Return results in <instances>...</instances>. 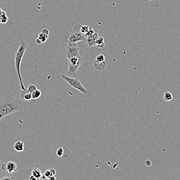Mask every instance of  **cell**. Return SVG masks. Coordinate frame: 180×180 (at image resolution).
<instances>
[{"label": "cell", "mask_w": 180, "mask_h": 180, "mask_svg": "<svg viewBox=\"0 0 180 180\" xmlns=\"http://www.w3.org/2000/svg\"><path fill=\"white\" fill-rule=\"evenodd\" d=\"M23 105L20 101L11 97H5L0 101V121L6 116L22 112Z\"/></svg>", "instance_id": "6da1fadb"}, {"label": "cell", "mask_w": 180, "mask_h": 180, "mask_svg": "<svg viewBox=\"0 0 180 180\" xmlns=\"http://www.w3.org/2000/svg\"><path fill=\"white\" fill-rule=\"evenodd\" d=\"M27 47L28 44H27V43L24 41L23 40H21L20 46L19 47L18 50L17 51V52L16 53L15 58V66L19 79L21 89L22 90H24L26 88H25L24 84L23 83L22 79L21 78V75L20 65L21 63L22 58L23 57V55L25 52H26Z\"/></svg>", "instance_id": "7a4b0ae2"}, {"label": "cell", "mask_w": 180, "mask_h": 180, "mask_svg": "<svg viewBox=\"0 0 180 180\" xmlns=\"http://www.w3.org/2000/svg\"><path fill=\"white\" fill-rule=\"evenodd\" d=\"M81 26L80 24L75 25L73 28V32L64 36V41L69 44H76L80 41H83L86 43V37L84 34L80 32Z\"/></svg>", "instance_id": "3957f363"}, {"label": "cell", "mask_w": 180, "mask_h": 180, "mask_svg": "<svg viewBox=\"0 0 180 180\" xmlns=\"http://www.w3.org/2000/svg\"><path fill=\"white\" fill-rule=\"evenodd\" d=\"M61 76L62 79L67 83L71 87L78 90L81 93L85 94V95H87L88 92L83 86L81 83L77 79V78H69V77L63 74H62Z\"/></svg>", "instance_id": "277c9868"}, {"label": "cell", "mask_w": 180, "mask_h": 180, "mask_svg": "<svg viewBox=\"0 0 180 180\" xmlns=\"http://www.w3.org/2000/svg\"><path fill=\"white\" fill-rule=\"evenodd\" d=\"M80 49L77 46L76 44H69L66 47L65 54L66 58L68 59L75 56H80L79 54Z\"/></svg>", "instance_id": "5b68a950"}, {"label": "cell", "mask_w": 180, "mask_h": 180, "mask_svg": "<svg viewBox=\"0 0 180 180\" xmlns=\"http://www.w3.org/2000/svg\"><path fill=\"white\" fill-rule=\"evenodd\" d=\"M3 165L4 167L2 166V170L4 171H7L10 174L15 173L18 170V167L14 161H8L6 164H3Z\"/></svg>", "instance_id": "8992f818"}, {"label": "cell", "mask_w": 180, "mask_h": 180, "mask_svg": "<svg viewBox=\"0 0 180 180\" xmlns=\"http://www.w3.org/2000/svg\"><path fill=\"white\" fill-rule=\"evenodd\" d=\"M98 36H99L98 33L97 31L96 30L95 33L93 34V35L86 38V46H88L90 47H93L96 46V38H97Z\"/></svg>", "instance_id": "52a82bcc"}, {"label": "cell", "mask_w": 180, "mask_h": 180, "mask_svg": "<svg viewBox=\"0 0 180 180\" xmlns=\"http://www.w3.org/2000/svg\"><path fill=\"white\" fill-rule=\"evenodd\" d=\"M93 65L96 70L99 71H102L104 70L106 68L107 66V63L106 60H104L102 62H99L95 60Z\"/></svg>", "instance_id": "ba28073f"}, {"label": "cell", "mask_w": 180, "mask_h": 180, "mask_svg": "<svg viewBox=\"0 0 180 180\" xmlns=\"http://www.w3.org/2000/svg\"><path fill=\"white\" fill-rule=\"evenodd\" d=\"M20 97L21 99L23 101H28L32 99L31 93L27 89L22 90L21 92H20Z\"/></svg>", "instance_id": "9c48e42d"}, {"label": "cell", "mask_w": 180, "mask_h": 180, "mask_svg": "<svg viewBox=\"0 0 180 180\" xmlns=\"http://www.w3.org/2000/svg\"><path fill=\"white\" fill-rule=\"evenodd\" d=\"M14 148L17 152H23L24 149V143L22 142V141H18L14 144Z\"/></svg>", "instance_id": "30bf717a"}, {"label": "cell", "mask_w": 180, "mask_h": 180, "mask_svg": "<svg viewBox=\"0 0 180 180\" xmlns=\"http://www.w3.org/2000/svg\"><path fill=\"white\" fill-rule=\"evenodd\" d=\"M48 38V35L41 32L39 34L38 38H37L36 40L37 43L38 44H40L41 43H44L47 40Z\"/></svg>", "instance_id": "8fae6325"}, {"label": "cell", "mask_w": 180, "mask_h": 180, "mask_svg": "<svg viewBox=\"0 0 180 180\" xmlns=\"http://www.w3.org/2000/svg\"><path fill=\"white\" fill-rule=\"evenodd\" d=\"M32 175L34 176L37 180H40V178L43 176V174L41 172V171L38 168H34L31 172Z\"/></svg>", "instance_id": "7c38bea8"}, {"label": "cell", "mask_w": 180, "mask_h": 180, "mask_svg": "<svg viewBox=\"0 0 180 180\" xmlns=\"http://www.w3.org/2000/svg\"><path fill=\"white\" fill-rule=\"evenodd\" d=\"M8 20L6 12L0 8V23H6Z\"/></svg>", "instance_id": "4fadbf2b"}, {"label": "cell", "mask_w": 180, "mask_h": 180, "mask_svg": "<svg viewBox=\"0 0 180 180\" xmlns=\"http://www.w3.org/2000/svg\"><path fill=\"white\" fill-rule=\"evenodd\" d=\"M96 46H97L98 48H103L104 47V38L103 37L98 36L97 38H96Z\"/></svg>", "instance_id": "5bb4252c"}, {"label": "cell", "mask_w": 180, "mask_h": 180, "mask_svg": "<svg viewBox=\"0 0 180 180\" xmlns=\"http://www.w3.org/2000/svg\"><path fill=\"white\" fill-rule=\"evenodd\" d=\"M56 174V170L54 169L53 168H50V169L46 170L44 172L43 175L44 176H45L46 178L48 180V178L53 176V175H55Z\"/></svg>", "instance_id": "9a60e30c"}, {"label": "cell", "mask_w": 180, "mask_h": 180, "mask_svg": "<svg viewBox=\"0 0 180 180\" xmlns=\"http://www.w3.org/2000/svg\"><path fill=\"white\" fill-rule=\"evenodd\" d=\"M31 95L32 99H38L40 97L41 95V92L40 90L37 89L31 93Z\"/></svg>", "instance_id": "2e32d148"}, {"label": "cell", "mask_w": 180, "mask_h": 180, "mask_svg": "<svg viewBox=\"0 0 180 180\" xmlns=\"http://www.w3.org/2000/svg\"><path fill=\"white\" fill-rule=\"evenodd\" d=\"M164 100L165 101L169 102L173 99V96L170 92H166L164 95Z\"/></svg>", "instance_id": "e0dca14e"}, {"label": "cell", "mask_w": 180, "mask_h": 180, "mask_svg": "<svg viewBox=\"0 0 180 180\" xmlns=\"http://www.w3.org/2000/svg\"><path fill=\"white\" fill-rule=\"evenodd\" d=\"M95 31H96L95 30H94V29H92L91 27H89L88 30H87V31L85 34V35L86 38L88 37H90L91 35H93V34H94Z\"/></svg>", "instance_id": "ac0fdd59"}, {"label": "cell", "mask_w": 180, "mask_h": 180, "mask_svg": "<svg viewBox=\"0 0 180 180\" xmlns=\"http://www.w3.org/2000/svg\"><path fill=\"white\" fill-rule=\"evenodd\" d=\"M64 150L63 148L60 147L57 149V155L58 157H61L64 155Z\"/></svg>", "instance_id": "d6986e66"}, {"label": "cell", "mask_w": 180, "mask_h": 180, "mask_svg": "<svg viewBox=\"0 0 180 180\" xmlns=\"http://www.w3.org/2000/svg\"><path fill=\"white\" fill-rule=\"evenodd\" d=\"M95 60L96 61L99 62H102L104 60H105V56L103 54L98 55L97 57H96Z\"/></svg>", "instance_id": "ffe728a7"}, {"label": "cell", "mask_w": 180, "mask_h": 180, "mask_svg": "<svg viewBox=\"0 0 180 180\" xmlns=\"http://www.w3.org/2000/svg\"><path fill=\"white\" fill-rule=\"evenodd\" d=\"M27 89L31 93H32L33 91H34L35 90H36L37 89V88H36V87L35 86L34 84H31V85H30L28 86V88H27Z\"/></svg>", "instance_id": "44dd1931"}, {"label": "cell", "mask_w": 180, "mask_h": 180, "mask_svg": "<svg viewBox=\"0 0 180 180\" xmlns=\"http://www.w3.org/2000/svg\"><path fill=\"white\" fill-rule=\"evenodd\" d=\"M89 26H87V25H82L80 28V32L83 33V34H85L87 30L89 29Z\"/></svg>", "instance_id": "7402d4cb"}, {"label": "cell", "mask_w": 180, "mask_h": 180, "mask_svg": "<svg viewBox=\"0 0 180 180\" xmlns=\"http://www.w3.org/2000/svg\"><path fill=\"white\" fill-rule=\"evenodd\" d=\"M145 164L146 166H151L152 165V162L150 160H148L145 161Z\"/></svg>", "instance_id": "603a6c76"}, {"label": "cell", "mask_w": 180, "mask_h": 180, "mask_svg": "<svg viewBox=\"0 0 180 180\" xmlns=\"http://www.w3.org/2000/svg\"><path fill=\"white\" fill-rule=\"evenodd\" d=\"M1 180H14L13 178H10V177H4V178H1Z\"/></svg>", "instance_id": "cb8c5ba5"}, {"label": "cell", "mask_w": 180, "mask_h": 180, "mask_svg": "<svg viewBox=\"0 0 180 180\" xmlns=\"http://www.w3.org/2000/svg\"><path fill=\"white\" fill-rule=\"evenodd\" d=\"M56 179H56V178L55 177V175H53V176H52L51 177H50L48 179V180H55Z\"/></svg>", "instance_id": "d4e9b609"}, {"label": "cell", "mask_w": 180, "mask_h": 180, "mask_svg": "<svg viewBox=\"0 0 180 180\" xmlns=\"http://www.w3.org/2000/svg\"><path fill=\"white\" fill-rule=\"evenodd\" d=\"M30 179V180H37V179L34 176H33L32 175H31V176H30V179Z\"/></svg>", "instance_id": "484cf974"}]
</instances>
